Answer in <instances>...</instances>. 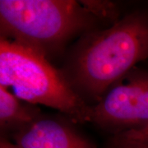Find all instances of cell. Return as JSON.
I'll return each instance as SVG.
<instances>
[{
  "instance_id": "1",
  "label": "cell",
  "mask_w": 148,
  "mask_h": 148,
  "mask_svg": "<svg viewBox=\"0 0 148 148\" xmlns=\"http://www.w3.org/2000/svg\"><path fill=\"white\" fill-rule=\"evenodd\" d=\"M147 58L148 17L133 13L85 40L74 57L73 78L86 93L100 100L110 86Z\"/></svg>"
},
{
  "instance_id": "2",
  "label": "cell",
  "mask_w": 148,
  "mask_h": 148,
  "mask_svg": "<svg viewBox=\"0 0 148 148\" xmlns=\"http://www.w3.org/2000/svg\"><path fill=\"white\" fill-rule=\"evenodd\" d=\"M93 15L72 0H1V38L45 56L88 28Z\"/></svg>"
},
{
  "instance_id": "3",
  "label": "cell",
  "mask_w": 148,
  "mask_h": 148,
  "mask_svg": "<svg viewBox=\"0 0 148 148\" xmlns=\"http://www.w3.org/2000/svg\"><path fill=\"white\" fill-rule=\"evenodd\" d=\"M0 86L31 105L58 110L78 123L90 122V107L45 56L4 38L0 40Z\"/></svg>"
},
{
  "instance_id": "4",
  "label": "cell",
  "mask_w": 148,
  "mask_h": 148,
  "mask_svg": "<svg viewBox=\"0 0 148 148\" xmlns=\"http://www.w3.org/2000/svg\"><path fill=\"white\" fill-rule=\"evenodd\" d=\"M90 122L118 133L148 125V71L132 75L90 107Z\"/></svg>"
},
{
  "instance_id": "5",
  "label": "cell",
  "mask_w": 148,
  "mask_h": 148,
  "mask_svg": "<svg viewBox=\"0 0 148 148\" xmlns=\"http://www.w3.org/2000/svg\"><path fill=\"white\" fill-rule=\"evenodd\" d=\"M12 138L21 148H94L73 129L56 120L40 118L13 132Z\"/></svg>"
},
{
  "instance_id": "6",
  "label": "cell",
  "mask_w": 148,
  "mask_h": 148,
  "mask_svg": "<svg viewBox=\"0 0 148 148\" xmlns=\"http://www.w3.org/2000/svg\"><path fill=\"white\" fill-rule=\"evenodd\" d=\"M21 101L8 88L0 86V125L2 129H12L16 132L39 119L36 110Z\"/></svg>"
},
{
  "instance_id": "7",
  "label": "cell",
  "mask_w": 148,
  "mask_h": 148,
  "mask_svg": "<svg viewBox=\"0 0 148 148\" xmlns=\"http://www.w3.org/2000/svg\"><path fill=\"white\" fill-rule=\"evenodd\" d=\"M114 148H148V125L115 134Z\"/></svg>"
},
{
  "instance_id": "8",
  "label": "cell",
  "mask_w": 148,
  "mask_h": 148,
  "mask_svg": "<svg viewBox=\"0 0 148 148\" xmlns=\"http://www.w3.org/2000/svg\"><path fill=\"white\" fill-rule=\"evenodd\" d=\"M83 5L86 10H88L93 16H107L110 15V12H114V8L110 3H103V2H82Z\"/></svg>"
},
{
  "instance_id": "9",
  "label": "cell",
  "mask_w": 148,
  "mask_h": 148,
  "mask_svg": "<svg viewBox=\"0 0 148 148\" xmlns=\"http://www.w3.org/2000/svg\"><path fill=\"white\" fill-rule=\"evenodd\" d=\"M0 148H21L13 143H11L5 138H2L0 142Z\"/></svg>"
}]
</instances>
